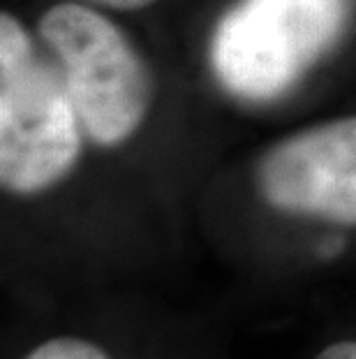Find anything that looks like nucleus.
I'll return each instance as SVG.
<instances>
[{
  "label": "nucleus",
  "mask_w": 356,
  "mask_h": 359,
  "mask_svg": "<svg viewBox=\"0 0 356 359\" xmlns=\"http://www.w3.org/2000/svg\"><path fill=\"white\" fill-rule=\"evenodd\" d=\"M81 121L70 95L12 14L0 19V183L42 193L70 174L81 154Z\"/></svg>",
  "instance_id": "obj_1"
},
{
  "label": "nucleus",
  "mask_w": 356,
  "mask_h": 359,
  "mask_svg": "<svg viewBox=\"0 0 356 359\" xmlns=\"http://www.w3.org/2000/svg\"><path fill=\"white\" fill-rule=\"evenodd\" d=\"M352 0H238L215 26L211 65L232 95L271 100L327 51Z\"/></svg>",
  "instance_id": "obj_2"
},
{
  "label": "nucleus",
  "mask_w": 356,
  "mask_h": 359,
  "mask_svg": "<svg viewBox=\"0 0 356 359\" xmlns=\"http://www.w3.org/2000/svg\"><path fill=\"white\" fill-rule=\"evenodd\" d=\"M40 35L60 65V79L88 137L102 147L125 142L150 107V79L116 24L77 3L56 5Z\"/></svg>",
  "instance_id": "obj_3"
},
{
  "label": "nucleus",
  "mask_w": 356,
  "mask_h": 359,
  "mask_svg": "<svg viewBox=\"0 0 356 359\" xmlns=\"http://www.w3.org/2000/svg\"><path fill=\"white\" fill-rule=\"evenodd\" d=\"M259 190L273 209L356 225V116L280 142L259 165Z\"/></svg>",
  "instance_id": "obj_4"
},
{
  "label": "nucleus",
  "mask_w": 356,
  "mask_h": 359,
  "mask_svg": "<svg viewBox=\"0 0 356 359\" xmlns=\"http://www.w3.org/2000/svg\"><path fill=\"white\" fill-rule=\"evenodd\" d=\"M24 359H109L100 346L74 336H58L33 348Z\"/></svg>",
  "instance_id": "obj_5"
},
{
  "label": "nucleus",
  "mask_w": 356,
  "mask_h": 359,
  "mask_svg": "<svg viewBox=\"0 0 356 359\" xmlns=\"http://www.w3.org/2000/svg\"><path fill=\"white\" fill-rule=\"evenodd\" d=\"M315 359H356V341H336L322 350Z\"/></svg>",
  "instance_id": "obj_6"
},
{
  "label": "nucleus",
  "mask_w": 356,
  "mask_h": 359,
  "mask_svg": "<svg viewBox=\"0 0 356 359\" xmlns=\"http://www.w3.org/2000/svg\"><path fill=\"white\" fill-rule=\"evenodd\" d=\"M93 3L113 7V10H139V7H146L155 0H93Z\"/></svg>",
  "instance_id": "obj_7"
}]
</instances>
